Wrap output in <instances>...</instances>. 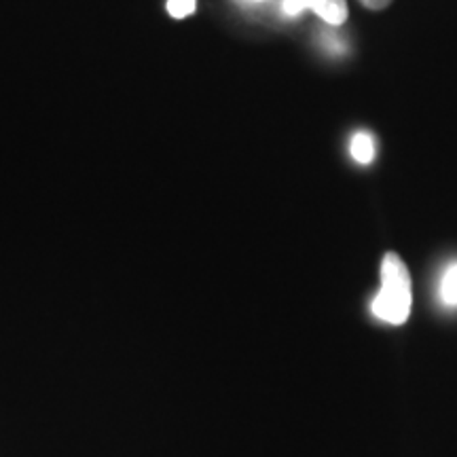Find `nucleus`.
<instances>
[{"label":"nucleus","mask_w":457,"mask_h":457,"mask_svg":"<svg viewBox=\"0 0 457 457\" xmlns=\"http://www.w3.org/2000/svg\"><path fill=\"white\" fill-rule=\"evenodd\" d=\"M411 273L396 253H387L381 261V288L370 303V313L386 324H404L411 316Z\"/></svg>","instance_id":"nucleus-1"},{"label":"nucleus","mask_w":457,"mask_h":457,"mask_svg":"<svg viewBox=\"0 0 457 457\" xmlns=\"http://www.w3.org/2000/svg\"><path fill=\"white\" fill-rule=\"evenodd\" d=\"M441 301L447 307H457V262L447 267L441 282Z\"/></svg>","instance_id":"nucleus-4"},{"label":"nucleus","mask_w":457,"mask_h":457,"mask_svg":"<svg viewBox=\"0 0 457 457\" xmlns=\"http://www.w3.org/2000/svg\"><path fill=\"white\" fill-rule=\"evenodd\" d=\"M168 11L176 20H185V17L193 15V11H195V0H170Z\"/></svg>","instance_id":"nucleus-5"},{"label":"nucleus","mask_w":457,"mask_h":457,"mask_svg":"<svg viewBox=\"0 0 457 457\" xmlns=\"http://www.w3.org/2000/svg\"><path fill=\"white\" fill-rule=\"evenodd\" d=\"M360 3H362L364 7L370 11H381V9H386L392 0H360Z\"/></svg>","instance_id":"nucleus-6"},{"label":"nucleus","mask_w":457,"mask_h":457,"mask_svg":"<svg viewBox=\"0 0 457 457\" xmlns=\"http://www.w3.org/2000/svg\"><path fill=\"white\" fill-rule=\"evenodd\" d=\"M305 9L316 11V15L328 26H343L347 20L345 0H284L286 15L296 17Z\"/></svg>","instance_id":"nucleus-2"},{"label":"nucleus","mask_w":457,"mask_h":457,"mask_svg":"<svg viewBox=\"0 0 457 457\" xmlns=\"http://www.w3.org/2000/svg\"><path fill=\"white\" fill-rule=\"evenodd\" d=\"M350 151H352V157L356 159L358 163H362V165L373 163V159H375V140L370 138V134H367V131H358V134L352 138Z\"/></svg>","instance_id":"nucleus-3"},{"label":"nucleus","mask_w":457,"mask_h":457,"mask_svg":"<svg viewBox=\"0 0 457 457\" xmlns=\"http://www.w3.org/2000/svg\"><path fill=\"white\" fill-rule=\"evenodd\" d=\"M256 3H261V0H256Z\"/></svg>","instance_id":"nucleus-7"}]
</instances>
